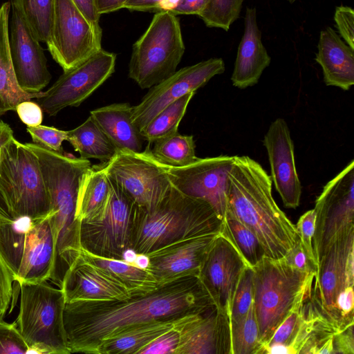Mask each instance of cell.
I'll return each instance as SVG.
<instances>
[{
    "mask_svg": "<svg viewBox=\"0 0 354 354\" xmlns=\"http://www.w3.org/2000/svg\"><path fill=\"white\" fill-rule=\"evenodd\" d=\"M12 275L0 255V322L3 320L12 299Z\"/></svg>",
    "mask_w": 354,
    "mask_h": 354,
    "instance_id": "cell-44",
    "label": "cell"
},
{
    "mask_svg": "<svg viewBox=\"0 0 354 354\" xmlns=\"http://www.w3.org/2000/svg\"><path fill=\"white\" fill-rule=\"evenodd\" d=\"M185 50L176 15L169 11L158 12L133 45L129 77L141 88H150L176 71Z\"/></svg>",
    "mask_w": 354,
    "mask_h": 354,
    "instance_id": "cell-8",
    "label": "cell"
},
{
    "mask_svg": "<svg viewBox=\"0 0 354 354\" xmlns=\"http://www.w3.org/2000/svg\"><path fill=\"white\" fill-rule=\"evenodd\" d=\"M270 166V176L284 207L295 209L300 203L301 185L297 172L294 144L287 122L274 120L263 140Z\"/></svg>",
    "mask_w": 354,
    "mask_h": 354,
    "instance_id": "cell-20",
    "label": "cell"
},
{
    "mask_svg": "<svg viewBox=\"0 0 354 354\" xmlns=\"http://www.w3.org/2000/svg\"><path fill=\"white\" fill-rule=\"evenodd\" d=\"M151 153L159 163L171 167H184L198 158L195 153L192 136H183L178 132L153 143Z\"/></svg>",
    "mask_w": 354,
    "mask_h": 354,
    "instance_id": "cell-32",
    "label": "cell"
},
{
    "mask_svg": "<svg viewBox=\"0 0 354 354\" xmlns=\"http://www.w3.org/2000/svg\"><path fill=\"white\" fill-rule=\"evenodd\" d=\"M232 354H264L254 300L247 313L230 322Z\"/></svg>",
    "mask_w": 354,
    "mask_h": 354,
    "instance_id": "cell-35",
    "label": "cell"
},
{
    "mask_svg": "<svg viewBox=\"0 0 354 354\" xmlns=\"http://www.w3.org/2000/svg\"><path fill=\"white\" fill-rule=\"evenodd\" d=\"M195 92L189 93L170 104L159 113L142 131L149 145L178 133V128Z\"/></svg>",
    "mask_w": 354,
    "mask_h": 354,
    "instance_id": "cell-34",
    "label": "cell"
},
{
    "mask_svg": "<svg viewBox=\"0 0 354 354\" xmlns=\"http://www.w3.org/2000/svg\"><path fill=\"white\" fill-rule=\"evenodd\" d=\"M271 57L261 40L255 8L247 7L244 30L239 43L231 81L241 89L256 84L263 71L270 65Z\"/></svg>",
    "mask_w": 354,
    "mask_h": 354,
    "instance_id": "cell-24",
    "label": "cell"
},
{
    "mask_svg": "<svg viewBox=\"0 0 354 354\" xmlns=\"http://www.w3.org/2000/svg\"><path fill=\"white\" fill-rule=\"evenodd\" d=\"M60 288L66 303L122 300L131 297L127 288L79 254L66 270Z\"/></svg>",
    "mask_w": 354,
    "mask_h": 354,
    "instance_id": "cell-23",
    "label": "cell"
},
{
    "mask_svg": "<svg viewBox=\"0 0 354 354\" xmlns=\"http://www.w3.org/2000/svg\"><path fill=\"white\" fill-rule=\"evenodd\" d=\"M223 223L208 203L171 185L153 209L136 205L131 248L147 254L191 238L220 233Z\"/></svg>",
    "mask_w": 354,
    "mask_h": 354,
    "instance_id": "cell-4",
    "label": "cell"
},
{
    "mask_svg": "<svg viewBox=\"0 0 354 354\" xmlns=\"http://www.w3.org/2000/svg\"><path fill=\"white\" fill-rule=\"evenodd\" d=\"M183 316L131 327L102 342L96 354H137L143 346L172 328Z\"/></svg>",
    "mask_w": 354,
    "mask_h": 354,
    "instance_id": "cell-30",
    "label": "cell"
},
{
    "mask_svg": "<svg viewBox=\"0 0 354 354\" xmlns=\"http://www.w3.org/2000/svg\"><path fill=\"white\" fill-rule=\"evenodd\" d=\"M19 287V310L15 323L28 346L27 353H70L64 328L65 299L62 289L48 281L21 283Z\"/></svg>",
    "mask_w": 354,
    "mask_h": 354,
    "instance_id": "cell-7",
    "label": "cell"
},
{
    "mask_svg": "<svg viewBox=\"0 0 354 354\" xmlns=\"http://www.w3.org/2000/svg\"><path fill=\"white\" fill-rule=\"evenodd\" d=\"M28 348L15 322H0V354H26Z\"/></svg>",
    "mask_w": 354,
    "mask_h": 354,
    "instance_id": "cell-41",
    "label": "cell"
},
{
    "mask_svg": "<svg viewBox=\"0 0 354 354\" xmlns=\"http://www.w3.org/2000/svg\"><path fill=\"white\" fill-rule=\"evenodd\" d=\"M292 267L306 273H317V267L308 259L300 240L283 257Z\"/></svg>",
    "mask_w": 354,
    "mask_h": 354,
    "instance_id": "cell-46",
    "label": "cell"
},
{
    "mask_svg": "<svg viewBox=\"0 0 354 354\" xmlns=\"http://www.w3.org/2000/svg\"><path fill=\"white\" fill-rule=\"evenodd\" d=\"M223 222L221 234L234 245L249 267L252 268L266 256L255 234L228 210Z\"/></svg>",
    "mask_w": 354,
    "mask_h": 354,
    "instance_id": "cell-33",
    "label": "cell"
},
{
    "mask_svg": "<svg viewBox=\"0 0 354 354\" xmlns=\"http://www.w3.org/2000/svg\"><path fill=\"white\" fill-rule=\"evenodd\" d=\"M137 254L138 253L135 250L131 248H128L122 252L121 260L127 263L133 265Z\"/></svg>",
    "mask_w": 354,
    "mask_h": 354,
    "instance_id": "cell-55",
    "label": "cell"
},
{
    "mask_svg": "<svg viewBox=\"0 0 354 354\" xmlns=\"http://www.w3.org/2000/svg\"><path fill=\"white\" fill-rule=\"evenodd\" d=\"M82 15L92 24L100 26V15L97 12L95 0H71Z\"/></svg>",
    "mask_w": 354,
    "mask_h": 354,
    "instance_id": "cell-50",
    "label": "cell"
},
{
    "mask_svg": "<svg viewBox=\"0 0 354 354\" xmlns=\"http://www.w3.org/2000/svg\"><path fill=\"white\" fill-rule=\"evenodd\" d=\"M286 1H287L290 3H293L296 0H286Z\"/></svg>",
    "mask_w": 354,
    "mask_h": 354,
    "instance_id": "cell-56",
    "label": "cell"
},
{
    "mask_svg": "<svg viewBox=\"0 0 354 354\" xmlns=\"http://www.w3.org/2000/svg\"><path fill=\"white\" fill-rule=\"evenodd\" d=\"M315 218V209H310L300 216L295 226L304 252L308 259L318 267L313 245Z\"/></svg>",
    "mask_w": 354,
    "mask_h": 354,
    "instance_id": "cell-42",
    "label": "cell"
},
{
    "mask_svg": "<svg viewBox=\"0 0 354 354\" xmlns=\"http://www.w3.org/2000/svg\"><path fill=\"white\" fill-rule=\"evenodd\" d=\"M110 182L111 193L104 215L79 223V243L94 254L121 259L122 252L131 245L136 205L117 184Z\"/></svg>",
    "mask_w": 354,
    "mask_h": 354,
    "instance_id": "cell-12",
    "label": "cell"
},
{
    "mask_svg": "<svg viewBox=\"0 0 354 354\" xmlns=\"http://www.w3.org/2000/svg\"><path fill=\"white\" fill-rule=\"evenodd\" d=\"M335 26L344 42L354 50V10L346 6L335 8L334 14Z\"/></svg>",
    "mask_w": 354,
    "mask_h": 354,
    "instance_id": "cell-43",
    "label": "cell"
},
{
    "mask_svg": "<svg viewBox=\"0 0 354 354\" xmlns=\"http://www.w3.org/2000/svg\"><path fill=\"white\" fill-rule=\"evenodd\" d=\"M10 8V1L3 3L0 7V115L9 111H15L19 102L37 98L43 92L39 93L25 92L17 82L8 41Z\"/></svg>",
    "mask_w": 354,
    "mask_h": 354,
    "instance_id": "cell-27",
    "label": "cell"
},
{
    "mask_svg": "<svg viewBox=\"0 0 354 354\" xmlns=\"http://www.w3.org/2000/svg\"><path fill=\"white\" fill-rule=\"evenodd\" d=\"M0 189L12 218L47 216L50 200L39 160L12 136L0 148Z\"/></svg>",
    "mask_w": 354,
    "mask_h": 354,
    "instance_id": "cell-9",
    "label": "cell"
},
{
    "mask_svg": "<svg viewBox=\"0 0 354 354\" xmlns=\"http://www.w3.org/2000/svg\"><path fill=\"white\" fill-rule=\"evenodd\" d=\"M0 255L19 285L50 281L55 245L48 214L0 221Z\"/></svg>",
    "mask_w": 354,
    "mask_h": 354,
    "instance_id": "cell-6",
    "label": "cell"
},
{
    "mask_svg": "<svg viewBox=\"0 0 354 354\" xmlns=\"http://www.w3.org/2000/svg\"><path fill=\"white\" fill-rule=\"evenodd\" d=\"M234 156L198 158L184 167L163 165L171 185L182 194L208 203L223 221L227 209V174Z\"/></svg>",
    "mask_w": 354,
    "mask_h": 354,
    "instance_id": "cell-16",
    "label": "cell"
},
{
    "mask_svg": "<svg viewBox=\"0 0 354 354\" xmlns=\"http://www.w3.org/2000/svg\"><path fill=\"white\" fill-rule=\"evenodd\" d=\"M103 169L139 207L150 210L165 197L171 184L163 165L154 159L148 147L136 152L117 149Z\"/></svg>",
    "mask_w": 354,
    "mask_h": 354,
    "instance_id": "cell-10",
    "label": "cell"
},
{
    "mask_svg": "<svg viewBox=\"0 0 354 354\" xmlns=\"http://www.w3.org/2000/svg\"><path fill=\"white\" fill-rule=\"evenodd\" d=\"M176 354H232L228 317L216 305L189 314Z\"/></svg>",
    "mask_w": 354,
    "mask_h": 354,
    "instance_id": "cell-21",
    "label": "cell"
},
{
    "mask_svg": "<svg viewBox=\"0 0 354 354\" xmlns=\"http://www.w3.org/2000/svg\"><path fill=\"white\" fill-rule=\"evenodd\" d=\"M353 325H349L335 335L333 354H354Z\"/></svg>",
    "mask_w": 354,
    "mask_h": 354,
    "instance_id": "cell-47",
    "label": "cell"
},
{
    "mask_svg": "<svg viewBox=\"0 0 354 354\" xmlns=\"http://www.w3.org/2000/svg\"><path fill=\"white\" fill-rule=\"evenodd\" d=\"M10 2L8 41L15 75L23 91L39 93L51 80L47 59L39 41L24 17L19 0Z\"/></svg>",
    "mask_w": 354,
    "mask_h": 354,
    "instance_id": "cell-18",
    "label": "cell"
},
{
    "mask_svg": "<svg viewBox=\"0 0 354 354\" xmlns=\"http://www.w3.org/2000/svg\"><path fill=\"white\" fill-rule=\"evenodd\" d=\"M37 156L50 200L48 216L55 245V266L50 281L60 286L68 267L80 249L76 204L82 175L91 167L87 159L26 143Z\"/></svg>",
    "mask_w": 354,
    "mask_h": 354,
    "instance_id": "cell-3",
    "label": "cell"
},
{
    "mask_svg": "<svg viewBox=\"0 0 354 354\" xmlns=\"http://www.w3.org/2000/svg\"><path fill=\"white\" fill-rule=\"evenodd\" d=\"M253 300L261 341L265 346L300 299L310 295L316 273H306L283 258L264 256L252 268Z\"/></svg>",
    "mask_w": 354,
    "mask_h": 354,
    "instance_id": "cell-5",
    "label": "cell"
},
{
    "mask_svg": "<svg viewBox=\"0 0 354 354\" xmlns=\"http://www.w3.org/2000/svg\"><path fill=\"white\" fill-rule=\"evenodd\" d=\"M24 17L39 41L50 38L55 0H19Z\"/></svg>",
    "mask_w": 354,
    "mask_h": 354,
    "instance_id": "cell-36",
    "label": "cell"
},
{
    "mask_svg": "<svg viewBox=\"0 0 354 354\" xmlns=\"http://www.w3.org/2000/svg\"><path fill=\"white\" fill-rule=\"evenodd\" d=\"M248 266L221 232L215 238L202 266L199 277L216 307L230 321L232 299Z\"/></svg>",
    "mask_w": 354,
    "mask_h": 354,
    "instance_id": "cell-19",
    "label": "cell"
},
{
    "mask_svg": "<svg viewBox=\"0 0 354 354\" xmlns=\"http://www.w3.org/2000/svg\"><path fill=\"white\" fill-rule=\"evenodd\" d=\"M127 0H95L97 12L102 14L115 12L121 8Z\"/></svg>",
    "mask_w": 354,
    "mask_h": 354,
    "instance_id": "cell-52",
    "label": "cell"
},
{
    "mask_svg": "<svg viewBox=\"0 0 354 354\" xmlns=\"http://www.w3.org/2000/svg\"><path fill=\"white\" fill-rule=\"evenodd\" d=\"M215 305L199 276L122 300L66 303L63 321L70 353L96 354L104 340L142 324L200 312Z\"/></svg>",
    "mask_w": 354,
    "mask_h": 354,
    "instance_id": "cell-1",
    "label": "cell"
},
{
    "mask_svg": "<svg viewBox=\"0 0 354 354\" xmlns=\"http://www.w3.org/2000/svg\"><path fill=\"white\" fill-rule=\"evenodd\" d=\"M133 265L139 268L147 270L150 265V258L147 254L138 253Z\"/></svg>",
    "mask_w": 354,
    "mask_h": 354,
    "instance_id": "cell-53",
    "label": "cell"
},
{
    "mask_svg": "<svg viewBox=\"0 0 354 354\" xmlns=\"http://www.w3.org/2000/svg\"><path fill=\"white\" fill-rule=\"evenodd\" d=\"M225 68L223 59L214 57L176 71L151 87L140 102L132 106L133 124L141 132L167 106L189 93L196 92L214 76L222 74Z\"/></svg>",
    "mask_w": 354,
    "mask_h": 354,
    "instance_id": "cell-15",
    "label": "cell"
},
{
    "mask_svg": "<svg viewBox=\"0 0 354 354\" xmlns=\"http://www.w3.org/2000/svg\"><path fill=\"white\" fill-rule=\"evenodd\" d=\"M315 60L326 85L348 91L354 84V50L329 26L320 32Z\"/></svg>",
    "mask_w": 354,
    "mask_h": 354,
    "instance_id": "cell-25",
    "label": "cell"
},
{
    "mask_svg": "<svg viewBox=\"0 0 354 354\" xmlns=\"http://www.w3.org/2000/svg\"><path fill=\"white\" fill-rule=\"evenodd\" d=\"M311 297L331 323L342 330L336 310L339 294L354 283V231L334 241L318 261Z\"/></svg>",
    "mask_w": 354,
    "mask_h": 354,
    "instance_id": "cell-17",
    "label": "cell"
},
{
    "mask_svg": "<svg viewBox=\"0 0 354 354\" xmlns=\"http://www.w3.org/2000/svg\"><path fill=\"white\" fill-rule=\"evenodd\" d=\"M189 314L183 315L172 328L143 346L137 354H176L181 328Z\"/></svg>",
    "mask_w": 354,
    "mask_h": 354,
    "instance_id": "cell-39",
    "label": "cell"
},
{
    "mask_svg": "<svg viewBox=\"0 0 354 354\" xmlns=\"http://www.w3.org/2000/svg\"><path fill=\"white\" fill-rule=\"evenodd\" d=\"M78 254L88 263L124 286L131 296L156 290L157 281L149 270L139 268L121 259L94 254L80 248Z\"/></svg>",
    "mask_w": 354,
    "mask_h": 354,
    "instance_id": "cell-29",
    "label": "cell"
},
{
    "mask_svg": "<svg viewBox=\"0 0 354 354\" xmlns=\"http://www.w3.org/2000/svg\"><path fill=\"white\" fill-rule=\"evenodd\" d=\"M102 35L100 26L90 22L71 0H55L46 45L64 71L101 49Z\"/></svg>",
    "mask_w": 354,
    "mask_h": 354,
    "instance_id": "cell-13",
    "label": "cell"
},
{
    "mask_svg": "<svg viewBox=\"0 0 354 354\" xmlns=\"http://www.w3.org/2000/svg\"><path fill=\"white\" fill-rule=\"evenodd\" d=\"M220 233L191 238L147 254L150 258L147 270L156 278L158 287L199 276L205 259Z\"/></svg>",
    "mask_w": 354,
    "mask_h": 354,
    "instance_id": "cell-22",
    "label": "cell"
},
{
    "mask_svg": "<svg viewBox=\"0 0 354 354\" xmlns=\"http://www.w3.org/2000/svg\"><path fill=\"white\" fill-rule=\"evenodd\" d=\"M313 239L318 261L337 239L354 231V160L326 184L315 201Z\"/></svg>",
    "mask_w": 354,
    "mask_h": 354,
    "instance_id": "cell-11",
    "label": "cell"
},
{
    "mask_svg": "<svg viewBox=\"0 0 354 354\" xmlns=\"http://www.w3.org/2000/svg\"><path fill=\"white\" fill-rule=\"evenodd\" d=\"M66 140L83 159H96L106 162L113 157L117 151L116 147L91 116L77 127L67 131Z\"/></svg>",
    "mask_w": 354,
    "mask_h": 354,
    "instance_id": "cell-31",
    "label": "cell"
},
{
    "mask_svg": "<svg viewBox=\"0 0 354 354\" xmlns=\"http://www.w3.org/2000/svg\"><path fill=\"white\" fill-rule=\"evenodd\" d=\"M111 185L103 167H92L82 175L77 198L75 219L78 223L101 218L105 214Z\"/></svg>",
    "mask_w": 354,
    "mask_h": 354,
    "instance_id": "cell-28",
    "label": "cell"
},
{
    "mask_svg": "<svg viewBox=\"0 0 354 354\" xmlns=\"http://www.w3.org/2000/svg\"><path fill=\"white\" fill-rule=\"evenodd\" d=\"M207 0H180L171 11L174 15H196L199 16L203 11Z\"/></svg>",
    "mask_w": 354,
    "mask_h": 354,
    "instance_id": "cell-49",
    "label": "cell"
},
{
    "mask_svg": "<svg viewBox=\"0 0 354 354\" xmlns=\"http://www.w3.org/2000/svg\"><path fill=\"white\" fill-rule=\"evenodd\" d=\"M26 130L32 143L54 151L63 152L62 142L67 139V131L41 124L27 127Z\"/></svg>",
    "mask_w": 354,
    "mask_h": 354,
    "instance_id": "cell-40",
    "label": "cell"
},
{
    "mask_svg": "<svg viewBox=\"0 0 354 354\" xmlns=\"http://www.w3.org/2000/svg\"><path fill=\"white\" fill-rule=\"evenodd\" d=\"M162 0H127L123 8L141 12H156Z\"/></svg>",
    "mask_w": 354,
    "mask_h": 354,
    "instance_id": "cell-51",
    "label": "cell"
},
{
    "mask_svg": "<svg viewBox=\"0 0 354 354\" xmlns=\"http://www.w3.org/2000/svg\"><path fill=\"white\" fill-rule=\"evenodd\" d=\"M253 273L250 267L244 270L234 292L230 312V322L243 317L253 301Z\"/></svg>",
    "mask_w": 354,
    "mask_h": 354,
    "instance_id": "cell-38",
    "label": "cell"
},
{
    "mask_svg": "<svg viewBox=\"0 0 354 354\" xmlns=\"http://www.w3.org/2000/svg\"><path fill=\"white\" fill-rule=\"evenodd\" d=\"M116 55L101 48L71 68L37 99L50 116L68 106H78L114 73Z\"/></svg>",
    "mask_w": 354,
    "mask_h": 354,
    "instance_id": "cell-14",
    "label": "cell"
},
{
    "mask_svg": "<svg viewBox=\"0 0 354 354\" xmlns=\"http://www.w3.org/2000/svg\"><path fill=\"white\" fill-rule=\"evenodd\" d=\"M180 0H162L158 7L156 12L161 11L171 12L178 5Z\"/></svg>",
    "mask_w": 354,
    "mask_h": 354,
    "instance_id": "cell-54",
    "label": "cell"
},
{
    "mask_svg": "<svg viewBox=\"0 0 354 354\" xmlns=\"http://www.w3.org/2000/svg\"><path fill=\"white\" fill-rule=\"evenodd\" d=\"M245 0H207L198 16L209 28L228 31L230 26L239 17Z\"/></svg>",
    "mask_w": 354,
    "mask_h": 354,
    "instance_id": "cell-37",
    "label": "cell"
},
{
    "mask_svg": "<svg viewBox=\"0 0 354 354\" xmlns=\"http://www.w3.org/2000/svg\"><path fill=\"white\" fill-rule=\"evenodd\" d=\"M12 136L14 135L11 127L0 120V148ZM12 218L6 200L0 189V221L11 220Z\"/></svg>",
    "mask_w": 354,
    "mask_h": 354,
    "instance_id": "cell-48",
    "label": "cell"
},
{
    "mask_svg": "<svg viewBox=\"0 0 354 354\" xmlns=\"http://www.w3.org/2000/svg\"><path fill=\"white\" fill-rule=\"evenodd\" d=\"M15 111L27 127L37 126L42 122L43 110L37 102L30 100L21 102L17 105Z\"/></svg>",
    "mask_w": 354,
    "mask_h": 354,
    "instance_id": "cell-45",
    "label": "cell"
},
{
    "mask_svg": "<svg viewBox=\"0 0 354 354\" xmlns=\"http://www.w3.org/2000/svg\"><path fill=\"white\" fill-rule=\"evenodd\" d=\"M227 183L226 210L255 234L266 257L286 256L299 236L273 198L270 176L252 158L234 156Z\"/></svg>",
    "mask_w": 354,
    "mask_h": 354,
    "instance_id": "cell-2",
    "label": "cell"
},
{
    "mask_svg": "<svg viewBox=\"0 0 354 354\" xmlns=\"http://www.w3.org/2000/svg\"><path fill=\"white\" fill-rule=\"evenodd\" d=\"M132 106L114 103L91 111L90 116L117 149L140 152L145 140L131 121Z\"/></svg>",
    "mask_w": 354,
    "mask_h": 354,
    "instance_id": "cell-26",
    "label": "cell"
}]
</instances>
